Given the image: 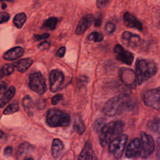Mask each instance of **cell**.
<instances>
[{"mask_svg":"<svg viewBox=\"0 0 160 160\" xmlns=\"http://www.w3.org/2000/svg\"><path fill=\"white\" fill-rule=\"evenodd\" d=\"M135 107L134 100L129 95H118L109 99L103 108V112L109 117L118 116Z\"/></svg>","mask_w":160,"mask_h":160,"instance_id":"1","label":"cell"},{"mask_svg":"<svg viewBox=\"0 0 160 160\" xmlns=\"http://www.w3.org/2000/svg\"><path fill=\"white\" fill-rule=\"evenodd\" d=\"M124 127L122 121H114L106 124L99 132V141L102 146L121 136Z\"/></svg>","mask_w":160,"mask_h":160,"instance_id":"2","label":"cell"},{"mask_svg":"<svg viewBox=\"0 0 160 160\" xmlns=\"http://www.w3.org/2000/svg\"><path fill=\"white\" fill-rule=\"evenodd\" d=\"M157 72L156 64L150 60L138 59L136 62V74L139 84L146 81Z\"/></svg>","mask_w":160,"mask_h":160,"instance_id":"3","label":"cell"},{"mask_svg":"<svg viewBox=\"0 0 160 160\" xmlns=\"http://www.w3.org/2000/svg\"><path fill=\"white\" fill-rule=\"evenodd\" d=\"M47 124L51 127H65L70 124V116L65 112L53 108L46 115Z\"/></svg>","mask_w":160,"mask_h":160,"instance_id":"4","label":"cell"},{"mask_svg":"<svg viewBox=\"0 0 160 160\" xmlns=\"http://www.w3.org/2000/svg\"><path fill=\"white\" fill-rule=\"evenodd\" d=\"M29 87L38 94H43L46 90V79L40 72H36L31 74L29 78Z\"/></svg>","mask_w":160,"mask_h":160,"instance_id":"5","label":"cell"},{"mask_svg":"<svg viewBox=\"0 0 160 160\" xmlns=\"http://www.w3.org/2000/svg\"><path fill=\"white\" fill-rule=\"evenodd\" d=\"M143 101L146 106L160 111V87L146 91Z\"/></svg>","mask_w":160,"mask_h":160,"instance_id":"6","label":"cell"},{"mask_svg":"<svg viewBox=\"0 0 160 160\" xmlns=\"http://www.w3.org/2000/svg\"><path fill=\"white\" fill-rule=\"evenodd\" d=\"M128 137L126 134L121 135L109 143V151L114 156L118 159L121 157L126 145Z\"/></svg>","mask_w":160,"mask_h":160,"instance_id":"7","label":"cell"},{"mask_svg":"<svg viewBox=\"0 0 160 160\" xmlns=\"http://www.w3.org/2000/svg\"><path fill=\"white\" fill-rule=\"evenodd\" d=\"M141 139L142 144L141 156L144 158H147L154 151L155 142L152 136L144 132H141Z\"/></svg>","mask_w":160,"mask_h":160,"instance_id":"8","label":"cell"},{"mask_svg":"<svg viewBox=\"0 0 160 160\" xmlns=\"http://www.w3.org/2000/svg\"><path fill=\"white\" fill-rule=\"evenodd\" d=\"M114 52L116 54V58L119 61L128 65H131L134 60V54L129 51L124 49V48L116 44L114 48Z\"/></svg>","mask_w":160,"mask_h":160,"instance_id":"9","label":"cell"},{"mask_svg":"<svg viewBox=\"0 0 160 160\" xmlns=\"http://www.w3.org/2000/svg\"><path fill=\"white\" fill-rule=\"evenodd\" d=\"M64 80V76L62 72L59 70H52L49 75V84L51 91L54 92L58 91Z\"/></svg>","mask_w":160,"mask_h":160,"instance_id":"10","label":"cell"},{"mask_svg":"<svg viewBox=\"0 0 160 160\" xmlns=\"http://www.w3.org/2000/svg\"><path fill=\"white\" fill-rule=\"evenodd\" d=\"M141 141L139 138H135L128 145L126 151V156L129 158H136L141 154Z\"/></svg>","mask_w":160,"mask_h":160,"instance_id":"11","label":"cell"},{"mask_svg":"<svg viewBox=\"0 0 160 160\" xmlns=\"http://www.w3.org/2000/svg\"><path fill=\"white\" fill-rule=\"evenodd\" d=\"M135 75L134 72L132 69L126 68H122L119 71V76L122 82L129 86H134L136 82Z\"/></svg>","mask_w":160,"mask_h":160,"instance_id":"12","label":"cell"},{"mask_svg":"<svg viewBox=\"0 0 160 160\" xmlns=\"http://www.w3.org/2000/svg\"><path fill=\"white\" fill-rule=\"evenodd\" d=\"M122 42L129 48H135L140 42V37L136 34L129 31L124 32L121 35Z\"/></svg>","mask_w":160,"mask_h":160,"instance_id":"13","label":"cell"},{"mask_svg":"<svg viewBox=\"0 0 160 160\" xmlns=\"http://www.w3.org/2000/svg\"><path fill=\"white\" fill-rule=\"evenodd\" d=\"M94 19V16L91 14H89L84 16L81 19L79 23L78 24V26L75 31L76 34L77 35H81L83 34L86 31V29L91 26Z\"/></svg>","mask_w":160,"mask_h":160,"instance_id":"14","label":"cell"},{"mask_svg":"<svg viewBox=\"0 0 160 160\" xmlns=\"http://www.w3.org/2000/svg\"><path fill=\"white\" fill-rule=\"evenodd\" d=\"M123 20L125 25L129 28H135L139 31H142V26L141 22L132 14L126 12L123 15Z\"/></svg>","mask_w":160,"mask_h":160,"instance_id":"15","label":"cell"},{"mask_svg":"<svg viewBox=\"0 0 160 160\" xmlns=\"http://www.w3.org/2000/svg\"><path fill=\"white\" fill-rule=\"evenodd\" d=\"M78 160H98L94 153L91 144L89 141L86 142L79 156Z\"/></svg>","mask_w":160,"mask_h":160,"instance_id":"16","label":"cell"},{"mask_svg":"<svg viewBox=\"0 0 160 160\" xmlns=\"http://www.w3.org/2000/svg\"><path fill=\"white\" fill-rule=\"evenodd\" d=\"M24 54V49L21 47H14L8 51L4 55V59L8 61L16 60Z\"/></svg>","mask_w":160,"mask_h":160,"instance_id":"17","label":"cell"},{"mask_svg":"<svg viewBox=\"0 0 160 160\" xmlns=\"http://www.w3.org/2000/svg\"><path fill=\"white\" fill-rule=\"evenodd\" d=\"M33 61L31 58H24L19 60L13 64L14 67L21 72H25L32 64Z\"/></svg>","mask_w":160,"mask_h":160,"instance_id":"18","label":"cell"},{"mask_svg":"<svg viewBox=\"0 0 160 160\" xmlns=\"http://www.w3.org/2000/svg\"><path fill=\"white\" fill-rule=\"evenodd\" d=\"M63 148V144L61 140L58 139H54L52 143L51 152L54 158H57L61 154Z\"/></svg>","mask_w":160,"mask_h":160,"instance_id":"19","label":"cell"},{"mask_svg":"<svg viewBox=\"0 0 160 160\" xmlns=\"http://www.w3.org/2000/svg\"><path fill=\"white\" fill-rule=\"evenodd\" d=\"M16 92V89L14 86H10L6 91L2 101L0 104V108H2L6 104H8L14 97Z\"/></svg>","mask_w":160,"mask_h":160,"instance_id":"20","label":"cell"},{"mask_svg":"<svg viewBox=\"0 0 160 160\" xmlns=\"http://www.w3.org/2000/svg\"><path fill=\"white\" fill-rule=\"evenodd\" d=\"M58 19L55 17L49 18L45 20L42 25V28L46 30H53L56 28Z\"/></svg>","mask_w":160,"mask_h":160,"instance_id":"21","label":"cell"},{"mask_svg":"<svg viewBox=\"0 0 160 160\" xmlns=\"http://www.w3.org/2000/svg\"><path fill=\"white\" fill-rule=\"evenodd\" d=\"M148 128L152 131L160 132V118L154 117L151 119L148 123Z\"/></svg>","mask_w":160,"mask_h":160,"instance_id":"22","label":"cell"},{"mask_svg":"<svg viewBox=\"0 0 160 160\" xmlns=\"http://www.w3.org/2000/svg\"><path fill=\"white\" fill-rule=\"evenodd\" d=\"M74 129L79 134H83L85 131L84 124L79 116H76L75 118L74 122Z\"/></svg>","mask_w":160,"mask_h":160,"instance_id":"23","label":"cell"},{"mask_svg":"<svg viewBox=\"0 0 160 160\" xmlns=\"http://www.w3.org/2000/svg\"><path fill=\"white\" fill-rule=\"evenodd\" d=\"M26 16L24 13H19L16 14L14 19H13V23L18 28H21L22 27L23 24L26 22Z\"/></svg>","mask_w":160,"mask_h":160,"instance_id":"24","label":"cell"},{"mask_svg":"<svg viewBox=\"0 0 160 160\" xmlns=\"http://www.w3.org/2000/svg\"><path fill=\"white\" fill-rule=\"evenodd\" d=\"M22 106L24 107V109H25L26 112L30 114H31V109L32 108V100L31 99V98L27 95L23 99H22Z\"/></svg>","mask_w":160,"mask_h":160,"instance_id":"25","label":"cell"},{"mask_svg":"<svg viewBox=\"0 0 160 160\" xmlns=\"http://www.w3.org/2000/svg\"><path fill=\"white\" fill-rule=\"evenodd\" d=\"M19 110V106L16 102H14L12 103L11 104H9L4 110L3 112L4 114L6 115H8V114H11L12 113H14L17 111H18Z\"/></svg>","mask_w":160,"mask_h":160,"instance_id":"26","label":"cell"},{"mask_svg":"<svg viewBox=\"0 0 160 160\" xmlns=\"http://www.w3.org/2000/svg\"><path fill=\"white\" fill-rule=\"evenodd\" d=\"M88 39L89 41H93L94 42H101L103 39V36L101 33L99 32H92L89 34V35L88 37Z\"/></svg>","mask_w":160,"mask_h":160,"instance_id":"27","label":"cell"},{"mask_svg":"<svg viewBox=\"0 0 160 160\" xmlns=\"http://www.w3.org/2000/svg\"><path fill=\"white\" fill-rule=\"evenodd\" d=\"M14 68H15V67H14V66L13 64H4V65L2 67L1 71V72H2V74H3L4 76V75L8 76V75L11 74L14 72Z\"/></svg>","mask_w":160,"mask_h":160,"instance_id":"28","label":"cell"},{"mask_svg":"<svg viewBox=\"0 0 160 160\" xmlns=\"http://www.w3.org/2000/svg\"><path fill=\"white\" fill-rule=\"evenodd\" d=\"M105 125H106L105 119L102 118H99L94 122V129H96V131L100 132L101 130L104 128Z\"/></svg>","mask_w":160,"mask_h":160,"instance_id":"29","label":"cell"},{"mask_svg":"<svg viewBox=\"0 0 160 160\" xmlns=\"http://www.w3.org/2000/svg\"><path fill=\"white\" fill-rule=\"evenodd\" d=\"M116 30V26L115 24L112 22H108L106 24L104 27V31L106 33L108 34H112Z\"/></svg>","mask_w":160,"mask_h":160,"instance_id":"30","label":"cell"},{"mask_svg":"<svg viewBox=\"0 0 160 160\" xmlns=\"http://www.w3.org/2000/svg\"><path fill=\"white\" fill-rule=\"evenodd\" d=\"M7 88V83L4 81H0V101L2 99Z\"/></svg>","mask_w":160,"mask_h":160,"instance_id":"31","label":"cell"},{"mask_svg":"<svg viewBox=\"0 0 160 160\" xmlns=\"http://www.w3.org/2000/svg\"><path fill=\"white\" fill-rule=\"evenodd\" d=\"M10 18L9 14L6 12H0V24L7 22Z\"/></svg>","mask_w":160,"mask_h":160,"instance_id":"32","label":"cell"},{"mask_svg":"<svg viewBox=\"0 0 160 160\" xmlns=\"http://www.w3.org/2000/svg\"><path fill=\"white\" fill-rule=\"evenodd\" d=\"M62 99V96L61 94H56L55 96H54L52 98V99H51V103L53 105H56V104H58L61 101Z\"/></svg>","mask_w":160,"mask_h":160,"instance_id":"33","label":"cell"},{"mask_svg":"<svg viewBox=\"0 0 160 160\" xmlns=\"http://www.w3.org/2000/svg\"><path fill=\"white\" fill-rule=\"evenodd\" d=\"M49 34L48 33H44L42 34H34L33 36V38L34 41H39L44 39H47L49 38Z\"/></svg>","mask_w":160,"mask_h":160,"instance_id":"34","label":"cell"},{"mask_svg":"<svg viewBox=\"0 0 160 160\" xmlns=\"http://www.w3.org/2000/svg\"><path fill=\"white\" fill-rule=\"evenodd\" d=\"M50 46V43L48 41H42L41 43L39 44L38 45V48L42 50H44L48 49L49 47Z\"/></svg>","mask_w":160,"mask_h":160,"instance_id":"35","label":"cell"},{"mask_svg":"<svg viewBox=\"0 0 160 160\" xmlns=\"http://www.w3.org/2000/svg\"><path fill=\"white\" fill-rule=\"evenodd\" d=\"M109 2L108 1H102V0H99V1H96V5H97V7L99 9H101V8H104L107 4Z\"/></svg>","mask_w":160,"mask_h":160,"instance_id":"36","label":"cell"},{"mask_svg":"<svg viewBox=\"0 0 160 160\" xmlns=\"http://www.w3.org/2000/svg\"><path fill=\"white\" fill-rule=\"evenodd\" d=\"M65 51H66V48L64 46H62L58 50V51L56 52V56H58V57H63L64 54H65Z\"/></svg>","mask_w":160,"mask_h":160,"instance_id":"37","label":"cell"},{"mask_svg":"<svg viewBox=\"0 0 160 160\" xmlns=\"http://www.w3.org/2000/svg\"><path fill=\"white\" fill-rule=\"evenodd\" d=\"M12 152V148L11 146H8L5 148L4 151V154L5 156H10Z\"/></svg>","mask_w":160,"mask_h":160,"instance_id":"38","label":"cell"},{"mask_svg":"<svg viewBox=\"0 0 160 160\" xmlns=\"http://www.w3.org/2000/svg\"><path fill=\"white\" fill-rule=\"evenodd\" d=\"M101 22H102V18H101V15H99V16L95 19L94 26H95L96 27H99V26H101Z\"/></svg>","mask_w":160,"mask_h":160,"instance_id":"39","label":"cell"},{"mask_svg":"<svg viewBox=\"0 0 160 160\" xmlns=\"http://www.w3.org/2000/svg\"><path fill=\"white\" fill-rule=\"evenodd\" d=\"M157 154L160 158V138L157 139Z\"/></svg>","mask_w":160,"mask_h":160,"instance_id":"40","label":"cell"},{"mask_svg":"<svg viewBox=\"0 0 160 160\" xmlns=\"http://www.w3.org/2000/svg\"><path fill=\"white\" fill-rule=\"evenodd\" d=\"M4 132L2 131H1L0 130V139H1L2 137H3V136H4Z\"/></svg>","mask_w":160,"mask_h":160,"instance_id":"41","label":"cell"},{"mask_svg":"<svg viewBox=\"0 0 160 160\" xmlns=\"http://www.w3.org/2000/svg\"><path fill=\"white\" fill-rule=\"evenodd\" d=\"M6 6H6V4H2V9H5V8H6Z\"/></svg>","mask_w":160,"mask_h":160,"instance_id":"42","label":"cell"},{"mask_svg":"<svg viewBox=\"0 0 160 160\" xmlns=\"http://www.w3.org/2000/svg\"><path fill=\"white\" fill-rule=\"evenodd\" d=\"M4 76V75H3V74H2V72H1V71L0 70V79L1 78H2Z\"/></svg>","mask_w":160,"mask_h":160,"instance_id":"43","label":"cell"},{"mask_svg":"<svg viewBox=\"0 0 160 160\" xmlns=\"http://www.w3.org/2000/svg\"><path fill=\"white\" fill-rule=\"evenodd\" d=\"M24 160H33V159L32 158H26V159H25Z\"/></svg>","mask_w":160,"mask_h":160,"instance_id":"44","label":"cell"}]
</instances>
